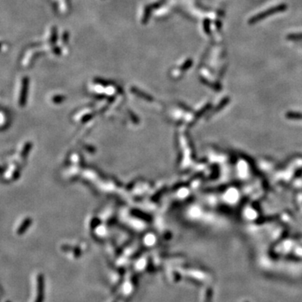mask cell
<instances>
[{"label":"cell","mask_w":302,"mask_h":302,"mask_svg":"<svg viewBox=\"0 0 302 302\" xmlns=\"http://www.w3.org/2000/svg\"><path fill=\"white\" fill-rule=\"evenodd\" d=\"M285 9V6L280 5V6H278V7H275V8H274V9H270L269 10H266L265 12L261 13V14L257 15V16H255V17L253 18V19L251 20V21H250V23L258 22V21H259L260 20H262V19H264V18H266L267 16L272 15V14H274V13H277V12L282 11V10H284Z\"/></svg>","instance_id":"cell-1"},{"label":"cell","mask_w":302,"mask_h":302,"mask_svg":"<svg viewBox=\"0 0 302 302\" xmlns=\"http://www.w3.org/2000/svg\"><path fill=\"white\" fill-rule=\"evenodd\" d=\"M44 289V280L43 277L41 275H39L38 277V295L35 302H42L43 301V290Z\"/></svg>","instance_id":"cell-2"}]
</instances>
